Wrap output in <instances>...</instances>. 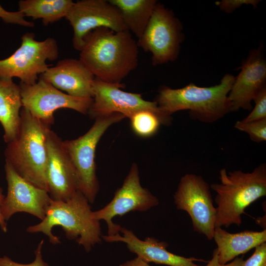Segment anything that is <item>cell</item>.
Returning a JSON list of instances; mask_svg holds the SVG:
<instances>
[{"instance_id":"6da1fadb","label":"cell","mask_w":266,"mask_h":266,"mask_svg":"<svg viewBox=\"0 0 266 266\" xmlns=\"http://www.w3.org/2000/svg\"><path fill=\"white\" fill-rule=\"evenodd\" d=\"M79 52V60L95 78L107 83L121 84L138 65V46L128 30L97 28L84 37Z\"/></svg>"},{"instance_id":"7a4b0ae2","label":"cell","mask_w":266,"mask_h":266,"mask_svg":"<svg viewBox=\"0 0 266 266\" xmlns=\"http://www.w3.org/2000/svg\"><path fill=\"white\" fill-rule=\"evenodd\" d=\"M234 78L227 74L219 84L210 87H199L193 83L179 89L164 86L159 90L156 102L168 115L186 110L193 120L214 123L232 112L228 95Z\"/></svg>"},{"instance_id":"3957f363","label":"cell","mask_w":266,"mask_h":266,"mask_svg":"<svg viewBox=\"0 0 266 266\" xmlns=\"http://www.w3.org/2000/svg\"><path fill=\"white\" fill-rule=\"evenodd\" d=\"M51 126L22 107L17 134L4 151L5 162L19 175L46 191L47 137Z\"/></svg>"},{"instance_id":"277c9868","label":"cell","mask_w":266,"mask_h":266,"mask_svg":"<svg viewBox=\"0 0 266 266\" xmlns=\"http://www.w3.org/2000/svg\"><path fill=\"white\" fill-rule=\"evenodd\" d=\"M92 212L88 200L77 190L67 200H52L44 218L38 224L28 227L27 231L42 233L52 244H57L61 242L52 230L55 226H61L68 239L76 240L88 252L101 241L100 221L92 217Z\"/></svg>"},{"instance_id":"5b68a950","label":"cell","mask_w":266,"mask_h":266,"mask_svg":"<svg viewBox=\"0 0 266 266\" xmlns=\"http://www.w3.org/2000/svg\"><path fill=\"white\" fill-rule=\"evenodd\" d=\"M219 179L220 183L210 185L216 194L215 227L228 228L233 224L239 226L246 208L266 196V164H261L248 172L227 171L223 168Z\"/></svg>"},{"instance_id":"8992f818","label":"cell","mask_w":266,"mask_h":266,"mask_svg":"<svg viewBox=\"0 0 266 266\" xmlns=\"http://www.w3.org/2000/svg\"><path fill=\"white\" fill-rule=\"evenodd\" d=\"M125 118L119 113L97 118L85 134L74 139L63 141L75 170L77 190L84 195L90 203L94 202L100 189L95 163L97 145L110 126Z\"/></svg>"},{"instance_id":"52a82bcc","label":"cell","mask_w":266,"mask_h":266,"mask_svg":"<svg viewBox=\"0 0 266 266\" xmlns=\"http://www.w3.org/2000/svg\"><path fill=\"white\" fill-rule=\"evenodd\" d=\"M58 56L59 48L55 38L37 41L34 33H26L21 37L20 47L11 56L0 60V77H17L20 83L32 85L51 66L47 61H55Z\"/></svg>"},{"instance_id":"ba28073f","label":"cell","mask_w":266,"mask_h":266,"mask_svg":"<svg viewBox=\"0 0 266 266\" xmlns=\"http://www.w3.org/2000/svg\"><path fill=\"white\" fill-rule=\"evenodd\" d=\"M173 198L176 208L185 211L190 216L194 231L212 240L216 209L210 186L202 177L194 173L183 175Z\"/></svg>"},{"instance_id":"9c48e42d","label":"cell","mask_w":266,"mask_h":266,"mask_svg":"<svg viewBox=\"0 0 266 266\" xmlns=\"http://www.w3.org/2000/svg\"><path fill=\"white\" fill-rule=\"evenodd\" d=\"M182 27L172 12L157 2L141 37L138 47L152 55L154 66L174 61L182 41Z\"/></svg>"},{"instance_id":"30bf717a","label":"cell","mask_w":266,"mask_h":266,"mask_svg":"<svg viewBox=\"0 0 266 266\" xmlns=\"http://www.w3.org/2000/svg\"><path fill=\"white\" fill-rule=\"evenodd\" d=\"M159 203L158 198L141 186L137 165L133 163L112 200L104 207L92 211V217L99 221H104L107 225L108 235H114L120 233L121 227L113 222V218L122 217L131 211L144 212Z\"/></svg>"},{"instance_id":"8fae6325","label":"cell","mask_w":266,"mask_h":266,"mask_svg":"<svg viewBox=\"0 0 266 266\" xmlns=\"http://www.w3.org/2000/svg\"><path fill=\"white\" fill-rule=\"evenodd\" d=\"M23 107L42 122L52 125L54 112L67 108L88 114L92 98H79L63 93L50 83L40 79L32 85L20 83Z\"/></svg>"},{"instance_id":"7c38bea8","label":"cell","mask_w":266,"mask_h":266,"mask_svg":"<svg viewBox=\"0 0 266 266\" xmlns=\"http://www.w3.org/2000/svg\"><path fill=\"white\" fill-rule=\"evenodd\" d=\"M71 26L73 47L80 51L84 38L100 27L115 32L128 30L119 10L105 0H80L74 2L65 18Z\"/></svg>"},{"instance_id":"4fadbf2b","label":"cell","mask_w":266,"mask_h":266,"mask_svg":"<svg viewBox=\"0 0 266 266\" xmlns=\"http://www.w3.org/2000/svg\"><path fill=\"white\" fill-rule=\"evenodd\" d=\"M124 87L122 83H110L95 78L93 84V103L88 113L89 116L96 119L119 113L129 118L137 111L149 109L171 116L163 112L156 101H147L143 99L140 94L124 91L121 89Z\"/></svg>"},{"instance_id":"5bb4252c","label":"cell","mask_w":266,"mask_h":266,"mask_svg":"<svg viewBox=\"0 0 266 266\" xmlns=\"http://www.w3.org/2000/svg\"><path fill=\"white\" fill-rule=\"evenodd\" d=\"M4 170L7 192L1 207L4 220L7 222L15 213L25 212L42 220L52 200L48 192L21 177L6 162Z\"/></svg>"},{"instance_id":"9a60e30c","label":"cell","mask_w":266,"mask_h":266,"mask_svg":"<svg viewBox=\"0 0 266 266\" xmlns=\"http://www.w3.org/2000/svg\"><path fill=\"white\" fill-rule=\"evenodd\" d=\"M47 191L53 200H67L77 191L75 170L63 140L51 130L47 135Z\"/></svg>"},{"instance_id":"2e32d148","label":"cell","mask_w":266,"mask_h":266,"mask_svg":"<svg viewBox=\"0 0 266 266\" xmlns=\"http://www.w3.org/2000/svg\"><path fill=\"white\" fill-rule=\"evenodd\" d=\"M240 68L228 95L232 111L251 110L252 101L266 88V62L260 48L250 53Z\"/></svg>"},{"instance_id":"e0dca14e","label":"cell","mask_w":266,"mask_h":266,"mask_svg":"<svg viewBox=\"0 0 266 266\" xmlns=\"http://www.w3.org/2000/svg\"><path fill=\"white\" fill-rule=\"evenodd\" d=\"M95 77L79 59H65L40 74L43 80L71 96L93 98Z\"/></svg>"},{"instance_id":"ac0fdd59","label":"cell","mask_w":266,"mask_h":266,"mask_svg":"<svg viewBox=\"0 0 266 266\" xmlns=\"http://www.w3.org/2000/svg\"><path fill=\"white\" fill-rule=\"evenodd\" d=\"M120 233L114 235H101V238L108 242H122L125 243L129 251L137 255L147 263L169 266H201L196 264L194 261H206L195 258H186L175 255L167 250V243L152 237H147L144 240L138 238L130 230L121 227Z\"/></svg>"},{"instance_id":"d6986e66","label":"cell","mask_w":266,"mask_h":266,"mask_svg":"<svg viewBox=\"0 0 266 266\" xmlns=\"http://www.w3.org/2000/svg\"><path fill=\"white\" fill-rule=\"evenodd\" d=\"M213 239L217 246L218 262L223 265L266 242V229L231 233L221 227H215Z\"/></svg>"},{"instance_id":"ffe728a7","label":"cell","mask_w":266,"mask_h":266,"mask_svg":"<svg viewBox=\"0 0 266 266\" xmlns=\"http://www.w3.org/2000/svg\"><path fill=\"white\" fill-rule=\"evenodd\" d=\"M22 107L20 85L12 79L0 77V123L3 129V138L6 143L17 134Z\"/></svg>"},{"instance_id":"44dd1931","label":"cell","mask_w":266,"mask_h":266,"mask_svg":"<svg viewBox=\"0 0 266 266\" xmlns=\"http://www.w3.org/2000/svg\"><path fill=\"white\" fill-rule=\"evenodd\" d=\"M121 12L127 29L139 39L158 2L155 0H108Z\"/></svg>"},{"instance_id":"7402d4cb","label":"cell","mask_w":266,"mask_h":266,"mask_svg":"<svg viewBox=\"0 0 266 266\" xmlns=\"http://www.w3.org/2000/svg\"><path fill=\"white\" fill-rule=\"evenodd\" d=\"M73 3L71 0H21L18 5L25 17L42 19L47 26L66 18Z\"/></svg>"},{"instance_id":"603a6c76","label":"cell","mask_w":266,"mask_h":266,"mask_svg":"<svg viewBox=\"0 0 266 266\" xmlns=\"http://www.w3.org/2000/svg\"><path fill=\"white\" fill-rule=\"evenodd\" d=\"M129 119L134 133L144 138L153 136L161 125H169L172 121L171 116L163 115L149 109L137 111Z\"/></svg>"},{"instance_id":"cb8c5ba5","label":"cell","mask_w":266,"mask_h":266,"mask_svg":"<svg viewBox=\"0 0 266 266\" xmlns=\"http://www.w3.org/2000/svg\"><path fill=\"white\" fill-rule=\"evenodd\" d=\"M234 127L236 129L247 133L250 139L255 142L266 140V118L248 122L237 121Z\"/></svg>"},{"instance_id":"d4e9b609","label":"cell","mask_w":266,"mask_h":266,"mask_svg":"<svg viewBox=\"0 0 266 266\" xmlns=\"http://www.w3.org/2000/svg\"><path fill=\"white\" fill-rule=\"evenodd\" d=\"M255 106L252 111L241 121L248 122L266 118V88L263 89L255 98Z\"/></svg>"},{"instance_id":"484cf974","label":"cell","mask_w":266,"mask_h":266,"mask_svg":"<svg viewBox=\"0 0 266 266\" xmlns=\"http://www.w3.org/2000/svg\"><path fill=\"white\" fill-rule=\"evenodd\" d=\"M44 240L42 239L38 244L34 251V260L29 264H21L16 262L6 256L0 257V266H48L42 258V249Z\"/></svg>"},{"instance_id":"4316f807","label":"cell","mask_w":266,"mask_h":266,"mask_svg":"<svg viewBox=\"0 0 266 266\" xmlns=\"http://www.w3.org/2000/svg\"><path fill=\"white\" fill-rule=\"evenodd\" d=\"M0 18L3 22L8 24L18 25L21 26L32 28L34 26L33 22L28 21L25 19V16L19 10L8 11L4 9L0 4Z\"/></svg>"},{"instance_id":"83f0119b","label":"cell","mask_w":266,"mask_h":266,"mask_svg":"<svg viewBox=\"0 0 266 266\" xmlns=\"http://www.w3.org/2000/svg\"><path fill=\"white\" fill-rule=\"evenodd\" d=\"M251 256L242 266H266V242L256 247Z\"/></svg>"},{"instance_id":"f1b7e54d","label":"cell","mask_w":266,"mask_h":266,"mask_svg":"<svg viewBox=\"0 0 266 266\" xmlns=\"http://www.w3.org/2000/svg\"><path fill=\"white\" fill-rule=\"evenodd\" d=\"M259 2L260 0H223L216 1V4L221 10L230 13L244 4L252 5L256 7Z\"/></svg>"},{"instance_id":"f546056e","label":"cell","mask_w":266,"mask_h":266,"mask_svg":"<svg viewBox=\"0 0 266 266\" xmlns=\"http://www.w3.org/2000/svg\"><path fill=\"white\" fill-rule=\"evenodd\" d=\"M243 257L235 258L233 261L225 265H221L218 262V255L217 249L213 252L212 258L205 266H242L244 262Z\"/></svg>"},{"instance_id":"4dcf8cb0","label":"cell","mask_w":266,"mask_h":266,"mask_svg":"<svg viewBox=\"0 0 266 266\" xmlns=\"http://www.w3.org/2000/svg\"><path fill=\"white\" fill-rule=\"evenodd\" d=\"M4 197L5 196L3 193V189L0 187V227L1 230L4 233H6L7 231V222L3 218L1 212V207L4 200Z\"/></svg>"},{"instance_id":"1f68e13d","label":"cell","mask_w":266,"mask_h":266,"mask_svg":"<svg viewBox=\"0 0 266 266\" xmlns=\"http://www.w3.org/2000/svg\"><path fill=\"white\" fill-rule=\"evenodd\" d=\"M119 266H151L140 258L137 257L133 260L128 261L121 264Z\"/></svg>"}]
</instances>
